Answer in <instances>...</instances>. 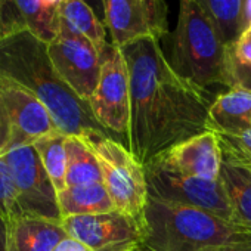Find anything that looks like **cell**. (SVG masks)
Wrapping results in <instances>:
<instances>
[{"label":"cell","mask_w":251,"mask_h":251,"mask_svg":"<svg viewBox=\"0 0 251 251\" xmlns=\"http://www.w3.org/2000/svg\"><path fill=\"white\" fill-rule=\"evenodd\" d=\"M120 50L130 81L129 150L141 164L207 132L213 100L175 73L158 40L144 37Z\"/></svg>","instance_id":"6da1fadb"},{"label":"cell","mask_w":251,"mask_h":251,"mask_svg":"<svg viewBox=\"0 0 251 251\" xmlns=\"http://www.w3.org/2000/svg\"><path fill=\"white\" fill-rule=\"evenodd\" d=\"M0 73L28 89L46 106L64 135L115 139L96 120L89 102L58 74L49 58L48 43L30 31L0 39Z\"/></svg>","instance_id":"7a4b0ae2"},{"label":"cell","mask_w":251,"mask_h":251,"mask_svg":"<svg viewBox=\"0 0 251 251\" xmlns=\"http://www.w3.org/2000/svg\"><path fill=\"white\" fill-rule=\"evenodd\" d=\"M167 61L177 75L204 92L214 84L232 89L230 46L194 0H180Z\"/></svg>","instance_id":"3957f363"},{"label":"cell","mask_w":251,"mask_h":251,"mask_svg":"<svg viewBox=\"0 0 251 251\" xmlns=\"http://www.w3.org/2000/svg\"><path fill=\"white\" fill-rule=\"evenodd\" d=\"M251 230L207 211L148 197L139 251H205L250 241Z\"/></svg>","instance_id":"277c9868"},{"label":"cell","mask_w":251,"mask_h":251,"mask_svg":"<svg viewBox=\"0 0 251 251\" xmlns=\"http://www.w3.org/2000/svg\"><path fill=\"white\" fill-rule=\"evenodd\" d=\"M93 150L102 170V182L117 210L136 217L144 226V211L148 201L145 166L127 147L112 138L81 136Z\"/></svg>","instance_id":"5b68a950"},{"label":"cell","mask_w":251,"mask_h":251,"mask_svg":"<svg viewBox=\"0 0 251 251\" xmlns=\"http://www.w3.org/2000/svg\"><path fill=\"white\" fill-rule=\"evenodd\" d=\"M55 130L46 106L28 89L0 73V157Z\"/></svg>","instance_id":"8992f818"},{"label":"cell","mask_w":251,"mask_h":251,"mask_svg":"<svg viewBox=\"0 0 251 251\" xmlns=\"http://www.w3.org/2000/svg\"><path fill=\"white\" fill-rule=\"evenodd\" d=\"M99 83L89 99L96 120L124 147L129 148L130 130V81L121 50L109 43L100 53Z\"/></svg>","instance_id":"52a82bcc"},{"label":"cell","mask_w":251,"mask_h":251,"mask_svg":"<svg viewBox=\"0 0 251 251\" xmlns=\"http://www.w3.org/2000/svg\"><path fill=\"white\" fill-rule=\"evenodd\" d=\"M145 173L148 197L164 202L198 208L233 222V211L220 179L205 180L186 176L161 166L155 160L145 166Z\"/></svg>","instance_id":"ba28073f"},{"label":"cell","mask_w":251,"mask_h":251,"mask_svg":"<svg viewBox=\"0 0 251 251\" xmlns=\"http://www.w3.org/2000/svg\"><path fill=\"white\" fill-rule=\"evenodd\" d=\"M15 183L21 216H37L62 222L58 191L33 145L11 151L3 157Z\"/></svg>","instance_id":"9c48e42d"},{"label":"cell","mask_w":251,"mask_h":251,"mask_svg":"<svg viewBox=\"0 0 251 251\" xmlns=\"http://www.w3.org/2000/svg\"><path fill=\"white\" fill-rule=\"evenodd\" d=\"M49 58L64 81L89 102L100 77L102 56L96 46L61 20V28L48 45Z\"/></svg>","instance_id":"30bf717a"},{"label":"cell","mask_w":251,"mask_h":251,"mask_svg":"<svg viewBox=\"0 0 251 251\" xmlns=\"http://www.w3.org/2000/svg\"><path fill=\"white\" fill-rule=\"evenodd\" d=\"M105 25L118 49L135 40L169 36L166 0H103Z\"/></svg>","instance_id":"8fae6325"},{"label":"cell","mask_w":251,"mask_h":251,"mask_svg":"<svg viewBox=\"0 0 251 251\" xmlns=\"http://www.w3.org/2000/svg\"><path fill=\"white\" fill-rule=\"evenodd\" d=\"M62 226L92 251H139L144 238L142 223L120 210L65 217Z\"/></svg>","instance_id":"7c38bea8"},{"label":"cell","mask_w":251,"mask_h":251,"mask_svg":"<svg viewBox=\"0 0 251 251\" xmlns=\"http://www.w3.org/2000/svg\"><path fill=\"white\" fill-rule=\"evenodd\" d=\"M155 161L186 176L217 180L220 179L223 154L217 135L207 130L173 147Z\"/></svg>","instance_id":"4fadbf2b"},{"label":"cell","mask_w":251,"mask_h":251,"mask_svg":"<svg viewBox=\"0 0 251 251\" xmlns=\"http://www.w3.org/2000/svg\"><path fill=\"white\" fill-rule=\"evenodd\" d=\"M67 236L62 222L23 214L5 223V251H53Z\"/></svg>","instance_id":"5bb4252c"},{"label":"cell","mask_w":251,"mask_h":251,"mask_svg":"<svg viewBox=\"0 0 251 251\" xmlns=\"http://www.w3.org/2000/svg\"><path fill=\"white\" fill-rule=\"evenodd\" d=\"M207 130L216 135H239L251 130V92L233 87L217 95L208 111Z\"/></svg>","instance_id":"9a60e30c"},{"label":"cell","mask_w":251,"mask_h":251,"mask_svg":"<svg viewBox=\"0 0 251 251\" xmlns=\"http://www.w3.org/2000/svg\"><path fill=\"white\" fill-rule=\"evenodd\" d=\"M58 201L62 219L102 214L117 210L103 182L67 186L64 191L58 192Z\"/></svg>","instance_id":"2e32d148"},{"label":"cell","mask_w":251,"mask_h":251,"mask_svg":"<svg viewBox=\"0 0 251 251\" xmlns=\"http://www.w3.org/2000/svg\"><path fill=\"white\" fill-rule=\"evenodd\" d=\"M220 180L233 211V222L251 230V172L223 160Z\"/></svg>","instance_id":"e0dca14e"},{"label":"cell","mask_w":251,"mask_h":251,"mask_svg":"<svg viewBox=\"0 0 251 251\" xmlns=\"http://www.w3.org/2000/svg\"><path fill=\"white\" fill-rule=\"evenodd\" d=\"M23 31H30L45 43L56 39L61 28L59 9L46 0H15Z\"/></svg>","instance_id":"ac0fdd59"},{"label":"cell","mask_w":251,"mask_h":251,"mask_svg":"<svg viewBox=\"0 0 251 251\" xmlns=\"http://www.w3.org/2000/svg\"><path fill=\"white\" fill-rule=\"evenodd\" d=\"M67 186L102 182L100 164L81 136H67Z\"/></svg>","instance_id":"d6986e66"},{"label":"cell","mask_w":251,"mask_h":251,"mask_svg":"<svg viewBox=\"0 0 251 251\" xmlns=\"http://www.w3.org/2000/svg\"><path fill=\"white\" fill-rule=\"evenodd\" d=\"M59 17L74 31L89 39L102 53L109 45L106 42V25L84 0H64L59 5Z\"/></svg>","instance_id":"ffe728a7"},{"label":"cell","mask_w":251,"mask_h":251,"mask_svg":"<svg viewBox=\"0 0 251 251\" xmlns=\"http://www.w3.org/2000/svg\"><path fill=\"white\" fill-rule=\"evenodd\" d=\"M67 135L55 130L33 144L58 192L67 188Z\"/></svg>","instance_id":"44dd1931"},{"label":"cell","mask_w":251,"mask_h":251,"mask_svg":"<svg viewBox=\"0 0 251 251\" xmlns=\"http://www.w3.org/2000/svg\"><path fill=\"white\" fill-rule=\"evenodd\" d=\"M211 18L223 42L232 46L239 37L241 0H194Z\"/></svg>","instance_id":"7402d4cb"},{"label":"cell","mask_w":251,"mask_h":251,"mask_svg":"<svg viewBox=\"0 0 251 251\" xmlns=\"http://www.w3.org/2000/svg\"><path fill=\"white\" fill-rule=\"evenodd\" d=\"M223 160L251 172V130L239 135H217Z\"/></svg>","instance_id":"603a6c76"},{"label":"cell","mask_w":251,"mask_h":251,"mask_svg":"<svg viewBox=\"0 0 251 251\" xmlns=\"http://www.w3.org/2000/svg\"><path fill=\"white\" fill-rule=\"evenodd\" d=\"M17 216H21L15 183L11 169L3 157H0V220L5 223Z\"/></svg>","instance_id":"cb8c5ba5"},{"label":"cell","mask_w":251,"mask_h":251,"mask_svg":"<svg viewBox=\"0 0 251 251\" xmlns=\"http://www.w3.org/2000/svg\"><path fill=\"white\" fill-rule=\"evenodd\" d=\"M232 58L242 64V65H251V27L245 28L236 42L230 46Z\"/></svg>","instance_id":"d4e9b609"},{"label":"cell","mask_w":251,"mask_h":251,"mask_svg":"<svg viewBox=\"0 0 251 251\" xmlns=\"http://www.w3.org/2000/svg\"><path fill=\"white\" fill-rule=\"evenodd\" d=\"M230 77H232V89L241 87L251 92V65H242L232 58Z\"/></svg>","instance_id":"484cf974"},{"label":"cell","mask_w":251,"mask_h":251,"mask_svg":"<svg viewBox=\"0 0 251 251\" xmlns=\"http://www.w3.org/2000/svg\"><path fill=\"white\" fill-rule=\"evenodd\" d=\"M53 251H92V250L87 245H84L83 242H80L78 239L68 235L55 247Z\"/></svg>","instance_id":"4316f807"},{"label":"cell","mask_w":251,"mask_h":251,"mask_svg":"<svg viewBox=\"0 0 251 251\" xmlns=\"http://www.w3.org/2000/svg\"><path fill=\"white\" fill-rule=\"evenodd\" d=\"M205 251H251V239L250 241H239V242H229L217 247H211Z\"/></svg>","instance_id":"83f0119b"},{"label":"cell","mask_w":251,"mask_h":251,"mask_svg":"<svg viewBox=\"0 0 251 251\" xmlns=\"http://www.w3.org/2000/svg\"><path fill=\"white\" fill-rule=\"evenodd\" d=\"M248 27H251V0H241V24H239V31L242 33Z\"/></svg>","instance_id":"f1b7e54d"},{"label":"cell","mask_w":251,"mask_h":251,"mask_svg":"<svg viewBox=\"0 0 251 251\" xmlns=\"http://www.w3.org/2000/svg\"><path fill=\"white\" fill-rule=\"evenodd\" d=\"M84 2L95 11L98 18L105 24V14H103V0H84Z\"/></svg>","instance_id":"f546056e"},{"label":"cell","mask_w":251,"mask_h":251,"mask_svg":"<svg viewBox=\"0 0 251 251\" xmlns=\"http://www.w3.org/2000/svg\"><path fill=\"white\" fill-rule=\"evenodd\" d=\"M46 2L50 5V6H55V8H59V5L64 2V0H46Z\"/></svg>","instance_id":"4dcf8cb0"}]
</instances>
